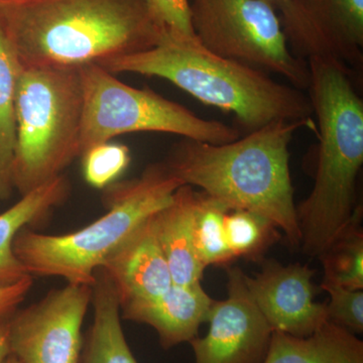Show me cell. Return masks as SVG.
Segmentation results:
<instances>
[{"label":"cell","mask_w":363,"mask_h":363,"mask_svg":"<svg viewBox=\"0 0 363 363\" xmlns=\"http://www.w3.org/2000/svg\"><path fill=\"white\" fill-rule=\"evenodd\" d=\"M229 210L220 202L198 192L194 221V241L198 257L206 269L225 266L234 257L227 245L224 217Z\"/></svg>","instance_id":"44dd1931"},{"label":"cell","mask_w":363,"mask_h":363,"mask_svg":"<svg viewBox=\"0 0 363 363\" xmlns=\"http://www.w3.org/2000/svg\"><path fill=\"white\" fill-rule=\"evenodd\" d=\"M111 73H133L168 80L203 104L233 114L245 133L277 121L315 128L309 97L274 80L266 72L224 58L199 40L164 35L152 49L105 62Z\"/></svg>","instance_id":"277c9868"},{"label":"cell","mask_w":363,"mask_h":363,"mask_svg":"<svg viewBox=\"0 0 363 363\" xmlns=\"http://www.w3.org/2000/svg\"><path fill=\"white\" fill-rule=\"evenodd\" d=\"M262 363H363V343L330 321L307 337L274 331Z\"/></svg>","instance_id":"e0dca14e"},{"label":"cell","mask_w":363,"mask_h":363,"mask_svg":"<svg viewBox=\"0 0 363 363\" xmlns=\"http://www.w3.org/2000/svg\"><path fill=\"white\" fill-rule=\"evenodd\" d=\"M278 16L298 58L324 57L362 68L363 0H288Z\"/></svg>","instance_id":"30bf717a"},{"label":"cell","mask_w":363,"mask_h":363,"mask_svg":"<svg viewBox=\"0 0 363 363\" xmlns=\"http://www.w3.org/2000/svg\"><path fill=\"white\" fill-rule=\"evenodd\" d=\"M183 185L164 162L150 164L138 178L104 189L106 213L93 223L62 235L26 227L14 238V255L30 276L59 277L71 285L92 286L107 257Z\"/></svg>","instance_id":"5b68a950"},{"label":"cell","mask_w":363,"mask_h":363,"mask_svg":"<svg viewBox=\"0 0 363 363\" xmlns=\"http://www.w3.org/2000/svg\"><path fill=\"white\" fill-rule=\"evenodd\" d=\"M92 294V286L68 284L16 309L9 327L11 354L20 363H82V325Z\"/></svg>","instance_id":"9c48e42d"},{"label":"cell","mask_w":363,"mask_h":363,"mask_svg":"<svg viewBox=\"0 0 363 363\" xmlns=\"http://www.w3.org/2000/svg\"><path fill=\"white\" fill-rule=\"evenodd\" d=\"M197 200L198 192L192 186H181L171 201L154 215L157 240L177 285L198 283L204 274L194 241Z\"/></svg>","instance_id":"9a60e30c"},{"label":"cell","mask_w":363,"mask_h":363,"mask_svg":"<svg viewBox=\"0 0 363 363\" xmlns=\"http://www.w3.org/2000/svg\"><path fill=\"white\" fill-rule=\"evenodd\" d=\"M154 215L102 264L101 269L111 279L116 294L121 311L154 302L174 284L157 240Z\"/></svg>","instance_id":"4fadbf2b"},{"label":"cell","mask_w":363,"mask_h":363,"mask_svg":"<svg viewBox=\"0 0 363 363\" xmlns=\"http://www.w3.org/2000/svg\"><path fill=\"white\" fill-rule=\"evenodd\" d=\"M92 286L94 318L84 338L82 363H138L121 322V308L111 279L101 267Z\"/></svg>","instance_id":"ac0fdd59"},{"label":"cell","mask_w":363,"mask_h":363,"mask_svg":"<svg viewBox=\"0 0 363 363\" xmlns=\"http://www.w3.org/2000/svg\"><path fill=\"white\" fill-rule=\"evenodd\" d=\"M310 102L318 121L319 159L314 187L297 207L301 243L320 257L354 215L355 189L363 164V101L351 70L335 59L314 57Z\"/></svg>","instance_id":"3957f363"},{"label":"cell","mask_w":363,"mask_h":363,"mask_svg":"<svg viewBox=\"0 0 363 363\" xmlns=\"http://www.w3.org/2000/svg\"><path fill=\"white\" fill-rule=\"evenodd\" d=\"M313 276L308 266H283L276 260L264 262L255 278L245 276L248 291L272 331L307 337L328 321L326 305L314 302Z\"/></svg>","instance_id":"7c38bea8"},{"label":"cell","mask_w":363,"mask_h":363,"mask_svg":"<svg viewBox=\"0 0 363 363\" xmlns=\"http://www.w3.org/2000/svg\"><path fill=\"white\" fill-rule=\"evenodd\" d=\"M82 118L79 69L23 67L16 99L14 191L28 194L80 157Z\"/></svg>","instance_id":"8992f818"},{"label":"cell","mask_w":363,"mask_h":363,"mask_svg":"<svg viewBox=\"0 0 363 363\" xmlns=\"http://www.w3.org/2000/svg\"><path fill=\"white\" fill-rule=\"evenodd\" d=\"M362 209L357 208L352 219L321 255L323 283L363 290V234L360 227Z\"/></svg>","instance_id":"ffe728a7"},{"label":"cell","mask_w":363,"mask_h":363,"mask_svg":"<svg viewBox=\"0 0 363 363\" xmlns=\"http://www.w3.org/2000/svg\"><path fill=\"white\" fill-rule=\"evenodd\" d=\"M304 126L277 121L220 145L183 138L164 162L184 185L201 188L229 211L248 210L266 217L295 247L301 245V231L289 147Z\"/></svg>","instance_id":"7a4b0ae2"},{"label":"cell","mask_w":363,"mask_h":363,"mask_svg":"<svg viewBox=\"0 0 363 363\" xmlns=\"http://www.w3.org/2000/svg\"><path fill=\"white\" fill-rule=\"evenodd\" d=\"M14 311L0 315V363H4L7 357L11 354L9 327H11V319Z\"/></svg>","instance_id":"4316f807"},{"label":"cell","mask_w":363,"mask_h":363,"mask_svg":"<svg viewBox=\"0 0 363 363\" xmlns=\"http://www.w3.org/2000/svg\"><path fill=\"white\" fill-rule=\"evenodd\" d=\"M227 245L235 257L257 259L278 240L277 227L262 215L248 210H230L224 217Z\"/></svg>","instance_id":"7402d4cb"},{"label":"cell","mask_w":363,"mask_h":363,"mask_svg":"<svg viewBox=\"0 0 363 363\" xmlns=\"http://www.w3.org/2000/svg\"><path fill=\"white\" fill-rule=\"evenodd\" d=\"M79 72L83 90L81 155L124 133H172L214 145L241 136L240 128L202 118L155 91L131 87L101 66L88 65Z\"/></svg>","instance_id":"52a82bcc"},{"label":"cell","mask_w":363,"mask_h":363,"mask_svg":"<svg viewBox=\"0 0 363 363\" xmlns=\"http://www.w3.org/2000/svg\"><path fill=\"white\" fill-rule=\"evenodd\" d=\"M83 176L91 187L104 190L130 166V150L121 143H99L81 155Z\"/></svg>","instance_id":"603a6c76"},{"label":"cell","mask_w":363,"mask_h":363,"mask_svg":"<svg viewBox=\"0 0 363 363\" xmlns=\"http://www.w3.org/2000/svg\"><path fill=\"white\" fill-rule=\"evenodd\" d=\"M25 1V0H0V4H13V2Z\"/></svg>","instance_id":"f546056e"},{"label":"cell","mask_w":363,"mask_h":363,"mask_svg":"<svg viewBox=\"0 0 363 363\" xmlns=\"http://www.w3.org/2000/svg\"><path fill=\"white\" fill-rule=\"evenodd\" d=\"M321 288L330 295V303L326 305L328 321L351 333H362V290H351L329 283H322Z\"/></svg>","instance_id":"cb8c5ba5"},{"label":"cell","mask_w":363,"mask_h":363,"mask_svg":"<svg viewBox=\"0 0 363 363\" xmlns=\"http://www.w3.org/2000/svg\"><path fill=\"white\" fill-rule=\"evenodd\" d=\"M227 276L228 296L214 300L207 335L190 341L195 363H262L274 331L253 301L245 274L229 269Z\"/></svg>","instance_id":"8fae6325"},{"label":"cell","mask_w":363,"mask_h":363,"mask_svg":"<svg viewBox=\"0 0 363 363\" xmlns=\"http://www.w3.org/2000/svg\"><path fill=\"white\" fill-rule=\"evenodd\" d=\"M70 190V182L62 174L21 196L20 201L0 214V286L13 285L30 276L14 255V238L21 229L47 218L66 201Z\"/></svg>","instance_id":"2e32d148"},{"label":"cell","mask_w":363,"mask_h":363,"mask_svg":"<svg viewBox=\"0 0 363 363\" xmlns=\"http://www.w3.org/2000/svg\"><path fill=\"white\" fill-rule=\"evenodd\" d=\"M214 300L208 296L201 283L173 284L154 302L123 311V319L150 325L159 335L164 350H169L197 337L198 330L208 321Z\"/></svg>","instance_id":"5bb4252c"},{"label":"cell","mask_w":363,"mask_h":363,"mask_svg":"<svg viewBox=\"0 0 363 363\" xmlns=\"http://www.w3.org/2000/svg\"><path fill=\"white\" fill-rule=\"evenodd\" d=\"M33 284V277L28 276L13 285L0 286V315L14 311L23 302Z\"/></svg>","instance_id":"484cf974"},{"label":"cell","mask_w":363,"mask_h":363,"mask_svg":"<svg viewBox=\"0 0 363 363\" xmlns=\"http://www.w3.org/2000/svg\"><path fill=\"white\" fill-rule=\"evenodd\" d=\"M23 67L80 69L156 47L164 35L145 0H25L0 4Z\"/></svg>","instance_id":"6da1fadb"},{"label":"cell","mask_w":363,"mask_h":363,"mask_svg":"<svg viewBox=\"0 0 363 363\" xmlns=\"http://www.w3.org/2000/svg\"><path fill=\"white\" fill-rule=\"evenodd\" d=\"M262 1L266 2V4H269V6H272V9L278 13L279 9H281V7L285 6L286 2H288V0H262Z\"/></svg>","instance_id":"83f0119b"},{"label":"cell","mask_w":363,"mask_h":363,"mask_svg":"<svg viewBox=\"0 0 363 363\" xmlns=\"http://www.w3.org/2000/svg\"><path fill=\"white\" fill-rule=\"evenodd\" d=\"M23 65L0 21V201L13 197L16 142V99Z\"/></svg>","instance_id":"d6986e66"},{"label":"cell","mask_w":363,"mask_h":363,"mask_svg":"<svg viewBox=\"0 0 363 363\" xmlns=\"http://www.w3.org/2000/svg\"><path fill=\"white\" fill-rule=\"evenodd\" d=\"M167 35L180 40H198L191 21L189 0H145Z\"/></svg>","instance_id":"d4e9b609"},{"label":"cell","mask_w":363,"mask_h":363,"mask_svg":"<svg viewBox=\"0 0 363 363\" xmlns=\"http://www.w3.org/2000/svg\"><path fill=\"white\" fill-rule=\"evenodd\" d=\"M4 363H20L18 359H16V357H13V354L9 355V357H7V359Z\"/></svg>","instance_id":"f1b7e54d"},{"label":"cell","mask_w":363,"mask_h":363,"mask_svg":"<svg viewBox=\"0 0 363 363\" xmlns=\"http://www.w3.org/2000/svg\"><path fill=\"white\" fill-rule=\"evenodd\" d=\"M193 30L208 51L307 90L309 66L293 54L278 13L262 0H189Z\"/></svg>","instance_id":"ba28073f"}]
</instances>
